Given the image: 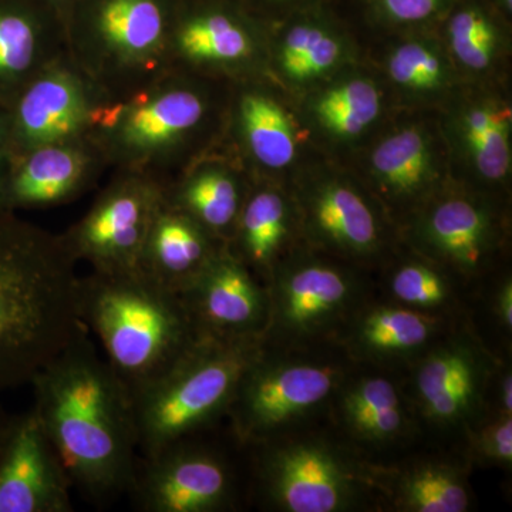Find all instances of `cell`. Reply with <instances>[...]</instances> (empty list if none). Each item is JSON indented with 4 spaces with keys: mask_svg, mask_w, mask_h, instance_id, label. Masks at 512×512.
Instances as JSON below:
<instances>
[{
    "mask_svg": "<svg viewBox=\"0 0 512 512\" xmlns=\"http://www.w3.org/2000/svg\"><path fill=\"white\" fill-rule=\"evenodd\" d=\"M30 386L32 412L73 490L97 508L124 497L138 458L133 397L84 323Z\"/></svg>",
    "mask_w": 512,
    "mask_h": 512,
    "instance_id": "obj_1",
    "label": "cell"
},
{
    "mask_svg": "<svg viewBox=\"0 0 512 512\" xmlns=\"http://www.w3.org/2000/svg\"><path fill=\"white\" fill-rule=\"evenodd\" d=\"M76 265L62 235L0 208V390L30 384L83 325Z\"/></svg>",
    "mask_w": 512,
    "mask_h": 512,
    "instance_id": "obj_2",
    "label": "cell"
},
{
    "mask_svg": "<svg viewBox=\"0 0 512 512\" xmlns=\"http://www.w3.org/2000/svg\"><path fill=\"white\" fill-rule=\"evenodd\" d=\"M77 312L133 399L201 338L181 296L140 271L80 278Z\"/></svg>",
    "mask_w": 512,
    "mask_h": 512,
    "instance_id": "obj_3",
    "label": "cell"
},
{
    "mask_svg": "<svg viewBox=\"0 0 512 512\" xmlns=\"http://www.w3.org/2000/svg\"><path fill=\"white\" fill-rule=\"evenodd\" d=\"M264 345V338L201 336L170 372L134 397L138 456L204 433L227 416L242 376Z\"/></svg>",
    "mask_w": 512,
    "mask_h": 512,
    "instance_id": "obj_4",
    "label": "cell"
},
{
    "mask_svg": "<svg viewBox=\"0 0 512 512\" xmlns=\"http://www.w3.org/2000/svg\"><path fill=\"white\" fill-rule=\"evenodd\" d=\"M170 72L107 101L90 136L107 161L163 184L165 164L197 133L208 111L204 94Z\"/></svg>",
    "mask_w": 512,
    "mask_h": 512,
    "instance_id": "obj_5",
    "label": "cell"
},
{
    "mask_svg": "<svg viewBox=\"0 0 512 512\" xmlns=\"http://www.w3.org/2000/svg\"><path fill=\"white\" fill-rule=\"evenodd\" d=\"M342 379L338 365L274 355L264 345L229 404L232 434L242 446L281 437L289 426L328 402Z\"/></svg>",
    "mask_w": 512,
    "mask_h": 512,
    "instance_id": "obj_6",
    "label": "cell"
},
{
    "mask_svg": "<svg viewBox=\"0 0 512 512\" xmlns=\"http://www.w3.org/2000/svg\"><path fill=\"white\" fill-rule=\"evenodd\" d=\"M198 434L138 456L126 497L140 512H218L237 498L234 468Z\"/></svg>",
    "mask_w": 512,
    "mask_h": 512,
    "instance_id": "obj_7",
    "label": "cell"
},
{
    "mask_svg": "<svg viewBox=\"0 0 512 512\" xmlns=\"http://www.w3.org/2000/svg\"><path fill=\"white\" fill-rule=\"evenodd\" d=\"M164 195L161 181L124 171L92 210L62 235L64 244L76 262H87L94 272L138 271L144 242Z\"/></svg>",
    "mask_w": 512,
    "mask_h": 512,
    "instance_id": "obj_8",
    "label": "cell"
},
{
    "mask_svg": "<svg viewBox=\"0 0 512 512\" xmlns=\"http://www.w3.org/2000/svg\"><path fill=\"white\" fill-rule=\"evenodd\" d=\"M266 503L286 512L348 511L362 494L359 474L336 448L320 440L252 444Z\"/></svg>",
    "mask_w": 512,
    "mask_h": 512,
    "instance_id": "obj_9",
    "label": "cell"
},
{
    "mask_svg": "<svg viewBox=\"0 0 512 512\" xmlns=\"http://www.w3.org/2000/svg\"><path fill=\"white\" fill-rule=\"evenodd\" d=\"M269 325L265 343L288 345L328 335L359 302L355 276L316 258L284 259L268 281Z\"/></svg>",
    "mask_w": 512,
    "mask_h": 512,
    "instance_id": "obj_10",
    "label": "cell"
},
{
    "mask_svg": "<svg viewBox=\"0 0 512 512\" xmlns=\"http://www.w3.org/2000/svg\"><path fill=\"white\" fill-rule=\"evenodd\" d=\"M107 101L106 94L64 56L37 74L20 94L13 123L16 140L26 153L90 140Z\"/></svg>",
    "mask_w": 512,
    "mask_h": 512,
    "instance_id": "obj_11",
    "label": "cell"
},
{
    "mask_svg": "<svg viewBox=\"0 0 512 512\" xmlns=\"http://www.w3.org/2000/svg\"><path fill=\"white\" fill-rule=\"evenodd\" d=\"M180 296L200 336L265 338L271 312L268 286L227 245Z\"/></svg>",
    "mask_w": 512,
    "mask_h": 512,
    "instance_id": "obj_12",
    "label": "cell"
},
{
    "mask_svg": "<svg viewBox=\"0 0 512 512\" xmlns=\"http://www.w3.org/2000/svg\"><path fill=\"white\" fill-rule=\"evenodd\" d=\"M72 490L32 409L12 417L0 447V512H73Z\"/></svg>",
    "mask_w": 512,
    "mask_h": 512,
    "instance_id": "obj_13",
    "label": "cell"
},
{
    "mask_svg": "<svg viewBox=\"0 0 512 512\" xmlns=\"http://www.w3.org/2000/svg\"><path fill=\"white\" fill-rule=\"evenodd\" d=\"M488 363L473 340L457 338L424 352L413 377V393L424 419L456 427L476 419L488 382Z\"/></svg>",
    "mask_w": 512,
    "mask_h": 512,
    "instance_id": "obj_14",
    "label": "cell"
},
{
    "mask_svg": "<svg viewBox=\"0 0 512 512\" xmlns=\"http://www.w3.org/2000/svg\"><path fill=\"white\" fill-rule=\"evenodd\" d=\"M416 244L436 264L473 278L490 265L500 228L483 202L448 195L423 211L413 231Z\"/></svg>",
    "mask_w": 512,
    "mask_h": 512,
    "instance_id": "obj_15",
    "label": "cell"
},
{
    "mask_svg": "<svg viewBox=\"0 0 512 512\" xmlns=\"http://www.w3.org/2000/svg\"><path fill=\"white\" fill-rule=\"evenodd\" d=\"M299 208L306 234L316 245L352 259L373 258L382 251V218L348 181H319L301 194Z\"/></svg>",
    "mask_w": 512,
    "mask_h": 512,
    "instance_id": "obj_16",
    "label": "cell"
},
{
    "mask_svg": "<svg viewBox=\"0 0 512 512\" xmlns=\"http://www.w3.org/2000/svg\"><path fill=\"white\" fill-rule=\"evenodd\" d=\"M92 140L55 144L26 153L8 183L0 185V208H45L82 194L94 175Z\"/></svg>",
    "mask_w": 512,
    "mask_h": 512,
    "instance_id": "obj_17",
    "label": "cell"
},
{
    "mask_svg": "<svg viewBox=\"0 0 512 512\" xmlns=\"http://www.w3.org/2000/svg\"><path fill=\"white\" fill-rule=\"evenodd\" d=\"M221 242L164 195L144 242L138 271L181 295L225 248Z\"/></svg>",
    "mask_w": 512,
    "mask_h": 512,
    "instance_id": "obj_18",
    "label": "cell"
},
{
    "mask_svg": "<svg viewBox=\"0 0 512 512\" xmlns=\"http://www.w3.org/2000/svg\"><path fill=\"white\" fill-rule=\"evenodd\" d=\"M441 320L402 305H380L360 312L350 332V348L369 359H403L429 348Z\"/></svg>",
    "mask_w": 512,
    "mask_h": 512,
    "instance_id": "obj_19",
    "label": "cell"
},
{
    "mask_svg": "<svg viewBox=\"0 0 512 512\" xmlns=\"http://www.w3.org/2000/svg\"><path fill=\"white\" fill-rule=\"evenodd\" d=\"M291 234V212L281 192L264 188L249 195L242 205L232 239L237 256L265 285L282 261L286 241Z\"/></svg>",
    "mask_w": 512,
    "mask_h": 512,
    "instance_id": "obj_20",
    "label": "cell"
},
{
    "mask_svg": "<svg viewBox=\"0 0 512 512\" xmlns=\"http://www.w3.org/2000/svg\"><path fill=\"white\" fill-rule=\"evenodd\" d=\"M339 416L346 430L367 444H390L409 427L404 400L396 384L383 376H363L340 384Z\"/></svg>",
    "mask_w": 512,
    "mask_h": 512,
    "instance_id": "obj_21",
    "label": "cell"
},
{
    "mask_svg": "<svg viewBox=\"0 0 512 512\" xmlns=\"http://www.w3.org/2000/svg\"><path fill=\"white\" fill-rule=\"evenodd\" d=\"M165 200L221 241L232 238L245 202L237 177L222 167L198 168L177 187H165Z\"/></svg>",
    "mask_w": 512,
    "mask_h": 512,
    "instance_id": "obj_22",
    "label": "cell"
},
{
    "mask_svg": "<svg viewBox=\"0 0 512 512\" xmlns=\"http://www.w3.org/2000/svg\"><path fill=\"white\" fill-rule=\"evenodd\" d=\"M373 174L389 200L413 202L430 190L434 180L429 141L416 128L387 137L372 157Z\"/></svg>",
    "mask_w": 512,
    "mask_h": 512,
    "instance_id": "obj_23",
    "label": "cell"
},
{
    "mask_svg": "<svg viewBox=\"0 0 512 512\" xmlns=\"http://www.w3.org/2000/svg\"><path fill=\"white\" fill-rule=\"evenodd\" d=\"M254 52L251 36L224 13H204L180 26L171 39V60L197 66H232Z\"/></svg>",
    "mask_w": 512,
    "mask_h": 512,
    "instance_id": "obj_24",
    "label": "cell"
},
{
    "mask_svg": "<svg viewBox=\"0 0 512 512\" xmlns=\"http://www.w3.org/2000/svg\"><path fill=\"white\" fill-rule=\"evenodd\" d=\"M66 53V47L49 42L28 13L0 8V82L28 84Z\"/></svg>",
    "mask_w": 512,
    "mask_h": 512,
    "instance_id": "obj_25",
    "label": "cell"
},
{
    "mask_svg": "<svg viewBox=\"0 0 512 512\" xmlns=\"http://www.w3.org/2000/svg\"><path fill=\"white\" fill-rule=\"evenodd\" d=\"M394 504L407 512H466L471 493L464 471L447 463L409 468L394 485Z\"/></svg>",
    "mask_w": 512,
    "mask_h": 512,
    "instance_id": "obj_26",
    "label": "cell"
},
{
    "mask_svg": "<svg viewBox=\"0 0 512 512\" xmlns=\"http://www.w3.org/2000/svg\"><path fill=\"white\" fill-rule=\"evenodd\" d=\"M249 151L265 167L279 170L295 157V131L286 111L271 97L248 93L239 104Z\"/></svg>",
    "mask_w": 512,
    "mask_h": 512,
    "instance_id": "obj_27",
    "label": "cell"
},
{
    "mask_svg": "<svg viewBox=\"0 0 512 512\" xmlns=\"http://www.w3.org/2000/svg\"><path fill=\"white\" fill-rule=\"evenodd\" d=\"M510 123V110L494 106L473 107L464 116V136L485 180H503L510 171Z\"/></svg>",
    "mask_w": 512,
    "mask_h": 512,
    "instance_id": "obj_28",
    "label": "cell"
},
{
    "mask_svg": "<svg viewBox=\"0 0 512 512\" xmlns=\"http://www.w3.org/2000/svg\"><path fill=\"white\" fill-rule=\"evenodd\" d=\"M380 111V94L367 80H352L329 90L316 106L323 126L340 137L362 134Z\"/></svg>",
    "mask_w": 512,
    "mask_h": 512,
    "instance_id": "obj_29",
    "label": "cell"
},
{
    "mask_svg": "<svg viewBox=\"0 0 512 512\" xmlns=\"http://www.w3.org/2000/svg\"><path fill=\"white\" fill-rule=\"evenodd\" d=\"M389 292L397 305L433 315L450 306L454 298V288L444 272L416 261L394 269L389 278Z\"/></svg>",
    "mask_w": 512,
    "mask_h": 512,
    "instance_id": "obj_30",
    "label": "cell"
},
{
    "mask_svg": "<svg viewBox=\"0 0 512 512\" xmlns=\"http://www.w3.org/2000/svg\"><path fill=\"white\" fill-rule=\"evenodd\" d=\"M389 73L394 82L413 90L439 87L444 77L439 56L420 43L400 46L390 57Z\"/></svg>",
    "mask_w": 512,
    "mask_h": 512,
    "instance_id": "obj_31",
    "label": "cell"
},
{
    "mask_svg": "<svg viewBox=\"0 0 512 512\" xmlns=\"http://www.w3.org/2000/svg\"><path fill=\"white\" fill-rule=\"evenodd\" d=\"M340 55H342V46L338 39L326 30L318 28L306 52L295 62L286 66L284 72L295 80L313 79L336 66Z\"/></svg>",
    "mask_w": 512,
    "mask_h": 512,
    "instance_id": "obj_32",
    "label": "cell"
},
{
    "mask_svg": "<svg viewBox=\"0 0 512 512\" xmlns=\"http://www.w3.org/2000/svg\"><path fill=\"white\" fill-rule=\"evenodd\" d=\"M478 457L495 466L510 468L512 464V416L498 414L477 431L473 439Z\"/></svg>",
    "mask_w": 512,
    "mask_h": 512,
    "instance_id": "obj_33",
    "label": "cell"
},
{
    "mask_svg": "<svg viewBox=\"0 0 512 512\" xmlns=\"http://www.w3.org/2000/svg\"><path fill=\"white\" fill-rule=\"evenodd\" d=\"M450 40L460 60L477 43L495 42V32L483 13L474 9L461 10L451 20Z\"/></svg>",
    "mask_w": 512,
    "mask_h": 512,
    "instance_id": "obj_34",
    "label": "cell"
},
{
    "mask_svg": "<svg viewBox=\"0 0 512 512\" xmlns=\"http://www.w3.org/2000/svg\"><path fill=\"white\" fill-rule=\"evenodd\" d=\"M444 0H383L384 10L390 18L400 22H419L430 18Z\"/></svg>",
    "mask_w": 512,
    "mask_h": 512,
    "instance_id": "obj_35",
    "label": "cell"
},
{
    "mask_svg": "<svg viewBox=\"0 0 512 512\" xmlns=\"http://www.w3.org/2000/svg\"><path fill=\"white\" fill-rule=\"evenodd\" d=\"M495 316L501 323L505 332L511 335L512 330V282L508 278L503 285L498 288L497 296H495Z\"/></svg>",
    "mask_w": 512,
    "mask_h": 512,
    "instance_id": "obj_36",
    "label": "cell"
},
{
    "mask_svg": "<svg viewBox=\"0 0 512 512\" xmlns=\"http://www.w3.org/2000/svg\"><path fill=\"white\" fill-rule=\"evenodd\" d=\"M498 414L512 416V376L511 369H504L498 379Z\"/></svg>",
    "mask_w": 512,
    "mask_h": 512,
    "instance_id": "obj_37",
    "label": "cell"
},
{
    "mask_svg": "<svg viewBox=\"0 0 512 512\" xmlns=\"http://www.w3.org/2000/svg\"><path fill=\"white\" fill-rule=\"evenodd\" d=\"M10 419H12V416H9V414L6 413V410L3 409L2 404H0V447H2L3 440H5Z\"/></svg>",
    "mask_w": 512,
    "mask_h": 512,
    "instance_id": "obj_38",
    "label": "cell"
},
{
    "mask_svg": "<svg viewBox=\"0 0 512 512\" xmlns=\"http://www.w3.org/2000/svg\"><path fill=\"white\" fill-rule=\"evenodd\" d=\"M3 146H5V127L0 123V157L3 154Z\"/></svg>",
    "mask_w": 512,
    "mask_h": 512,
    "instance_id": "obj_39",
    "label": "cell"
},
{
    "mask_svg": "<svg viewBox=\"0 0 512 512\" xmlns=\"http://www.w3.org/2000/svg\"><path fill=\"white\" fill-rule=\"evenodd\" d=\"M512 0H505V5H508V8H511Z\"/></svg>",
    "mask_w": 512,
    "mask_h": 512,
    "instance_id": "obj_40",
    "label": "cell"
}]
</instances>
